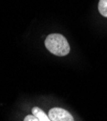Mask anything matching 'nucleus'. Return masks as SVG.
Instances as JSON below:
<instances>
[{
  "label": "nucleus",
  "mask_w": 107,
  "mask_h": 121,
  "mask_svg": "<svg viewBox=\"0 0 107 121\" xmlns=\"http://www.w3.org/2000/svg\"><path fill=\"white\" fill-rule=\"evenodd\" d=\"M32 112H33V114H34L35 116H36V117L38 118L39 121H52V120L50 119L49 115H46L45 112H44L41 109H39V108H37V107H35V108L32 110Z\"/></svg>",
  "instance_id": "3"
},
{
  "label": "nucleus",
  "mask_w": 107,
  "mask_h": 121,
  "mask_svg": "<svg viewBox=\"0 0 107 121\" xmlns=\"http://www.w3.org/2000/svg\"><path fill=\"white\" fill-rule=\"evenodd\" d=\"M45 46L55 56H66L70 52L68 40L60 34H50L45 39Z\"/></svg>",
  "instance_id": "1"
},
{
  "label": "nucleus",
  "mask_w": 107,
  "mask_h": 121,
  "mask_svg": "<svg viewBox=\"0 0 107 121\" xmlns=\"http://www.w3.org/2000/svg\"><path fill=\"white\" fill-rule=\"evenodd\" d=\"M49 117L52 121H74L72 114L61 108H53L49 111Z\"/></svg>",
  "instance_id": "2"
},
{
  "label": "nucleus",
  "mask_w": 107,
  "mask_h": 121,
  "mask_svg": "<svg viewBox=\"0 0 107 121\" xmlns=\"http://www.w3.org/2000/svg\"><path fill=\"white\" fill-rule=\"evenodd\" d=\"M99 12L101 16L107 17V0H99Z\"/></svg>",
  "instance_id": "4"
},
{
  "label": "nucleus",
  "mask_w": 107,
  "mask_h": 121,
  "mask_svg": "<svg viewBox=\"0 0 107 121\" xmlns=\"http://www.w3.org/2000/svg\"><path fill=\"white\" fill-rule=\"evenodd\" d=\"M24 121H39V120H38V118L36 116H35L34 114H32V115H27L25 117Z\"/></svg>",
  "instance_id": "5"
}]
</instances>
